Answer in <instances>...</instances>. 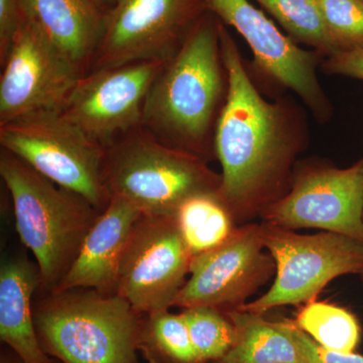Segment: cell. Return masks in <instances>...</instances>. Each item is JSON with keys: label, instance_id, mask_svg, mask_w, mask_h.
I'll return each mask as SVG.
<instances>
[{"label": "cell", "instance_id": "obj_22", "mask_svg": "<svg viewBox=\"0 0 363 363\" xmlns=\"http://www.w3.org/2000/svg\"><path fill=\"white\" fill-rule=\"evenodd\" d=\"M200 363L220 359L235 342L236 330L225 313L212 307H193L182 312Z\"/></svg>", "mask_w": 363, "mask_h": 363}, {"label": "cell", "instance_id": "obj_11", "mask_svg": "<svg viewBox=\"0 0 363 363\" xmlns=\"http://www.w3.org/2000/svg\"><path fill=\"white\" fill-rule=\"evenodd\" d=\"M260 218L290 230L321 229L363 241V160L346 169H300Z\"/></svg>", "mask_w": 363, "mask_h": 363}, {"label": "cell", "instance_id": "obj_13", "mask_svg": "<svg viewBox=\"0 0 363 363\" xmlns=\"http://www.w3.org/2000/svg\"><path fill=\"white\" fill-rule=\"evenodd\" d=\"M1 66L0 125L35 112L61 111L85 75L23 20Z\"/></svg>", "mask_w": 363, "mask_h": 363}, {"label": "cell", "instance_id": "obj_26", "mask_svg": "<svg viewBox=\"0 0 363 363\" xmlns=\"http://www.w3.org/2000/svg\"><path fill=\"white\" fill-rule=\"evenodd\" d=\"M21 23V0H0V63L7 52Z\"/></svg>", "mask_w": 363, "mask_h": 363}, {"label": "cell", "instance_id": "obj_4", "mask_svg": "<svg viewBox=\"0 0 363 363\" xmlns=\"http://www.w3.org/2000/svg\"><path fill=\"white\" fill-rule=\"evenodd\" d=\"M33 315L43 350L63 363H135L140 314L117 294L52 293Z\"/></svg>", "mask_w": 363, "mask_h": 363}, {"label": "cell", "instance_id": "obj_18", "mask_svg": "<svg viewBox=\"0 0 363 363\" xmlns=\"http://www.w3.org/2000/svg\"><path fill=\"white\" fill-rule=\"evenodd\" d=\"M224 313L235 326V342L223 357L212 363H302L295 343L279 321H267L262 315L242 310Z\"/></svg>", "mask_w": 363, "mask_h": 363}, {"label": "cell", "instance_id": "obj_8", "mask_svg": "<svg viewBox=\"0 0 363 363\" xmlns=\"http://www.w3.org/2000/svg\"><path fill=\"white\" fill-rule=\"evenodd\" d=\"M192 259L174 216L142 214L121 255L116 293L138 314L167 311L186 283Z\"/></svg>", "mask_w": 363, "mask_h": 363}, {"label": "cell", "instance_id": "obj_27", "mask_svg": "<svg viewBox=\"0 0 363 363\" xmlns=\"http://www.w3.org/2000/svg\"><path fill=\"white\" fill-rule=\"evenodd\" d=\"M325 69L329 73L363 80V49L335 52L329 56Z\"/></svg>", "mask_w": 363, "mask_h": 363}, {"label": "cell", "instance_id": "obj_16", "mask_svg": "<svg viewBox=\"0 0 363 363\" xmlns=\"http://www.w3.org/2000/svg\"><path fill=\"white\" fill-rule=\"evenodd\" d=\"M104 18L89 0H21V20L84 74L92 66Z\"/></svg>", "mask_w": 363, "mask_h": 363}, {"label": "cell", "instance_id": "obj_7", "mask_svg": "<svg viewBox=\"0 0 363 363\" xmlns=\"http://www.w3.org/2000/svg\"><path fill=\"white\" fill-rule=\"evenodd\" d=\"M264 247L276 264L274 283L266 294L238 310L264 315L286 305L316 300L333 279L363 271V241L342 234L303 235L262 222Z\"/></svg>", "mask_w": 363, "mask_h": 363}, {"label": "cell", "instance_id": "obj_6", "mask_svg": "<svg viewBox=\"0 0 363 363\" xmlns=\"http://www.w3.org/2000/svg\"><path fill=\"white\" fill-rule=\"evenodd\" d=\"M0 145L97 210L102 211L111 201L104 177L106 147L91 140L61 111L35 112L2 124Z\"/></svg>", "mask_w": 363, "mask_h": 363}, {"label": "cell", "instance_id": "obj_14", "mask_svg": "<svg viewBox=\"0 0 363 363\" xmlns=\"http://www.w3.org/2000/svg\"><path fill=\"white\" fill-rule=\"evenodd\" d=\"M205 4L247 40L260 70L297 93L315 113L328 112L317 78L316 54L301 49L248 0H205Z\"/></svg>", "mask_w": 363, "mask_h": 363}, {"label": "cell", "instance_id": "obj_1", "mask_svg": "<svg viewBox=\"0 0 363 363\" xmlns=\"http://www.w3.org/2000/svg\"><path fill=\"white\" fill-rule=\"evenodd\" d=\"M219 40L227 92L215 128L214 150L222 169L218 193L240 226L262 216L288 192L298 143L286 112L259 94L221 23Z\"/></svg>", "mask_w": 363, "mask_h": 363}, {"label": "cell", "instance_id": "obj_17", "mask_svg": "<svg viewBox=\"0 0 363 363\" xmlns=\"http://www.w3.org/2000/svg\"><path fill=\"white\" fill-rule=\"evenodd\" d=\"M42 279L39 267L23 257L0 269V338L23 363H52L40 345L32 306Z\"/></svg>", "mask_w": 363, "mask_h": 363}, {"label": "cell", "instance_id": "obj_19", "mask_svg": "<svg viewBox=\"0 0 363 363\" xmlns=\"http://www.w3.org/2000/svg\"><path fill=\"white\" fill-rule=\"evenodd\" d=\"M174 218L193 257L219 247L238 226L218 191L191 196Z\"/></svg>", "mask_w": 363, "mask_h": 363}, {"label": "cell", "instance_id": "obj_15", "mask_svg": "<svg viewBox=\"0 0 363 363\" xmlns=\"http://www.w3.org/2000/svg\"><path fill=\"white\" fill-rule=\"evenodd\" d=\"M140 216L130 203L111 197L86 235L70 269L52 293L92 289L104 295L116 294L121 255Z\"/></svg>", "mask_w": 363, "mask_h": 363}, {"label": "cell", "instance_id": "obj_21", "mask_svg": "<svg viewBox=\"0 0 363 363\" xmlns=\"http://www.w3.org/2000/svg\"><path fill=\"white\" fill-rule=\"evenodd\" d=\"M296 39L332 56L339 52L332 39L320 0H257Z\"/></svg>", "mask_w": 363, "mask_h": 363}, {"label": "cell", "instance_id": "obj_2", "mask_svg": "<svg viewBox=\"0 0 363 363\" xmlns=\"http://www.w3.org/2000/svg\"><path fill=\"white\" fill-rule=\"evenodd\" d=\"M227 75L220 51L219 23L196 21L150 86L142 126L161 142L206 160Z\"/></svg>", "mask_w": 363, "mask_h": 363}, {"label": "cell", "instance_id": "obj_5", "mask_svg": "<svg viewBox=\"0 0 363 363\" xmlns=\"http://www.w3.org/2000/svg\"><path fill=\"white\" fill-rule=\"evenodd\" d=\"M105 186L143 215L174 216L191 196L219 191L221 175L206 160L161 142L143 126L107 147Z\"/></svg>", "mask_w": 363, "mask_h": 363}, {"label": "cell", "instance_id": "obj_3", "mask_svg": "<svg viewBox=\"0 0 363 363\" xmlns=\"http://www.w3.org/2000/svg\"><path fill=\"white\" fill-rule=\"evenodd\" d=\"M0 175L13 200L18 235L37 259L40 286L52 292L77 257L98 210L4 149Z\"/></svg>", "mask_w": 363, "mask_h": 363}, {"label": "cell", "instance_id": "obj_24", "mask_svg": "<svg viewBox=\"0 0 363 363\" xmlns=\"http://www.w3.org/2000/svg\"><path fill=\"white\" fill-rule=\"evenodd\" d=\"M339 52L363 49V0H320Z\"/></svg>", "mask_w": 363, "mask_h": 363}, {"label": "cell", "instance_id": "obj_30", "mask_svg": "<svg viewBox=\"0 0 363 363\" xmlns=\"http://www.w3.org/2000/svg\"><path fill=\"white\" fill-rule=\"evenodd\" d=\"M358 276H359L360 281H362V285H363V271L362 272H360V274H358Z\"/></svg>", "mask_w": 363, "mask_h": 363}, {"label": "cell", "instance_id": "obj_23", "mask_svg": "<svg viewBox=\"0 0 363 363\" xmlns=\"http://www.w3.org/2000/svg\"><path fill=\"white\" fill-rule=\"evenodd\" d=\"M147 316V324L143 325L142 342L145 341L157 354L171 362L200 363L182 313L173 314L167 310Z\"/></svg>", "mask_w": 363, "mask_h": 363}, {"label": "cell", "instance_id": "obj_20", "mask_svg": "<svg viewBox=\"0 0 363 363\" xmlns=\"http://www.w3.org/2000/svg\"><path fill=\"white\" fill-rule=\"evenodd\" d=\"M295 323L326 350L354 352L362 335L357 317L345 308L314 300L300 308Z\"/></svg>", "mask_w": 363, "mask_h": 363}, {"label": "cell", "instance_id": "obj_9", "mask_svg": "<svg viewBox=\"0 0 363 363\" xmlns=\"http://www.w3.org/2000/svg\"><path fill=\"white\" fill-rule=\"evenodd\" d=\"M205 0H116L104 18L91 70L168 61L197 21Z\"/></svg>", "mask_w": 363, "mask_h": 363}, {"label": "cell", "instance_id": "obj_28", "mask_svg": "<svg viewBox=\"0 0 363 363\" xmlns=\"http://www.w3.org/2000/svg\"><path fill=\"white\" fill-rule=\"evenodd\" d=\"M89 1L98 6H100V4H104V1H106V0H89Z\"/></svg>", "mask_w": 363, "mask_h": 363}, {"label": "cell", "instance_id": "obj_10", "mask_svg": "<svg viewBox=\"0 0 363 363\" xmlns=\"http://www.w3.org/2000/svg\"><path fill=\"white\" fill-rule=\"evenodd\" d=\"M190 279L173 307L238 310L276 274V264L264 247L260 223L236 227L228 240L193 257Z\"/></svg>", "mask_w": 363, "mask_h": 363}, {"label": "cell", "instance_id": "obj_12", "mask_svg": "<svg viewBox=\"0 0 363 363\" xmlns=\"http://www.w3.org/2000/svg\"><path fill=\"white\" fill-rule=\"evenodd\" d=\"M167 61H142L91 70L78 81L61 112L104 147L140 128L150 86Z\"/></svg>", "mask_w": 363, "mask_h": 363}, {"label": "cell", "instance_id": "obj_29", "mask_svg": "<svg viewBox=\"0 0 363 363\" xmlns=\"http://www.w3.org/2000/svg\"><path fill=\"white\" fill-rule=\"evenodd\" d=\"M1 363H16V362H11V360L6 359V358H2ZM18 363H23V362H21L20 360V362H18Z\"/></svg>", "mask_w": 363, "mask_h": 363}, {"label": "cell", "instance_id": "obj_25", "mask_svg": "<svg viewBox=\"0 0 363 363\" xmlns=\"http://www.w3.org/2000/svg\"><path fill=\"white\" fill-rule=\"evenodd\" d=\"M279 323L292 338L302 363H363L362 355L357 353L339 352L322 347L301 330L292 320H284Z\"/></svg>", "mask_w": 363, "mask_h": 363}]
</instances>
